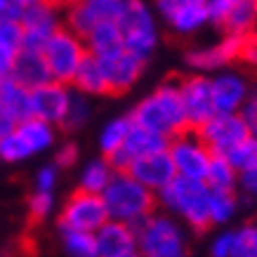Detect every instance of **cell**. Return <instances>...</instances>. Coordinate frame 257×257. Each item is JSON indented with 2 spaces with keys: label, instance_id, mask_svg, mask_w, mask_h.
Instances as JSON below:
<instances>
[{
  "label": "cell",
  "instance_id": "6da1fadb",
  "mask_svg": "<svg viewBox=\"0 0 257 257\" xmlns=\"http://www.w3.org/2000/svg\"><path fill=\"white\" fill-rule=\"evenodd\" d=\"M130 120L133 125L151 130L165 140H175L179 135L189 133V120L179 94V80L163 83L144 99L137 101L135 109L130 111Z\"/></svg>",
  "mask_w": 257,
  "mask_h": 257
},
{
  "label": "cell",
  "instance_id": "7a4b0ae2",
  "mask_svg": "<svg viewBox=\"0 0 257 257\" xmlns=\"http://www.w3.org/2000/svg\"><path fill=\"white\" fill-rule=\"evenodd\" d=\"M101 201L106 205L109 219L130 226H137L140 222L151 217L158 205L156 194L149 191L144 184H140L127 172H116L111 177L109 187L101 194Z\"/></svg>",
  "mask_w": 257,
  "mask_h": 257
},
{
  "label": "cell",
  "instance_id": "3957f363",
  "mask_svg": "<svg viewBox=\"0 0 257 257\" xmlns=\"http://www.w3.org/2000/svg\"><path fill=\"white\" fill-rule=\"evenodd\" d=\"M156 198L170 212H177L196 234H205L212 226L210 208H208V203H210V189L205 187V182L175 177L163 191H158Z\"/></svg>",
  "mask_w": 257,
  "mask_h": 257
},
{
  "label": "cell",
  "instance_id": "277c9868",
  "mask_svg": "<svg viewBox=\"0 0 257 257\" xmlns=\"http://www.w3.org/2000/svg\"><path fill=\"white\" fill-rule=\"evenodd\" d=\"M116 24L125 50L147 62L158 47V24L154 10L144 0H125Z\"/></svg>",
  "mask_w": 257,
  "mask_h": 257
},
{
  "label": "cell",
  "instance_id": "5b68a950",
  "mask_svg": "<svg viewBox=\"0 0 257 257\" xmlns=\"http://www.w3.org/2000/svg\"><path fill=\"white\" fill-rule=\"evenodd\" d=\"M137 250L142 257H184L189 252L187 234L168 215H151L137 226Z\"/></svg>",
  "mask_w": 257,
  "mask_h": 257
},
{
  "label": "cell",
  "instance_id": "8992f818",
  "mask_svg": "<svg viewBox=\"0 0 257 257\" xmlns=\"http://www.w3.org/2000/svg\"><path fill=\"white\" fill-rule=\"evenodd\" d=\"M40 52H43V59L47 64L50 78L57 80V83H64V85H71V80L78 73L80 64L90 55L85 40L76 36L73 31H69L66 26H62L52 38L47 40Z\"/></svg>",
  "mask_w": 257,
  "mask_h": 257
},
{
  "label": "cell",
  "instance_id": "52a82bcc",
  "mask_svg": "<svg viewBox=\"0 0 257 257\" xmlns=\"http://www.w3.org/2000/svg\"><path fill=\"white\" fill-rule=\"evenodd\" d=\"M109 222L106 205L101 196L87 194L76 189L66 198L62 212H59V229L62 231H85V234H97L101 226Z\"/></svg>",
  "mask_w": 257,
  "mask_h": 257
},
{
  "label": "cell",
  "instance_id": "ba28073f",
  "mask_svg": "<svg viewBox=\"0 0 257 257\" xmlns=\"http://www.w3.org/2000/svg\"><path fill=\"white\" fill-rule=\"evenodd\" d=\"M194 133L198 135V140L205 144V149L212 156H226L245 137H250L241 113H215Z\"/></svg>",
  "mask_w": 257,
  "mask_h": 257
},
{
  "label": "cell",
  "instance_id": "9c48e42d",
  "mask_svg": "<svg viewBox=\"0 0 257 257\" xmlns=\"http://www.w3.org/2000/svg\"><path fill=\"white\" fill-rule=\"evenodd\" d=\"M168 154L172 158L177 177L194 179V182H205L212 154L205 149V144L198 140V135L194 130H189V133L170 140Z\"/></svg>",
  "mask_w": 257,
  "mask_h": 257
},
{
  "label": "cell",
  "instance_id": "30bf717a",
  "mask_svg": "<svg viewBox=\"0 0 257 257\" xmlns=\"http://www.w3.org/2000/svg\"><path fill=\"white\" fill-rule=\"evenodd\" d=\"M19 24L24 31V50H36V52H40L47 40L62 29L59 10L50 0H40L36 5L24 8Z\"/></svg>",
  "mask_w": 257,
  "mask_h": 257
},
{
  "label": "cell",
  "instance_id": "8fae6325",
  "mask_svg": "<svg viewBox=\"0 0 257 257\" xmlns=\"http://www.w3.org/2000/svg\"><path fill=\"white\" fill-rule=\"evenodd\" d=\"M179 94L184 104V113L189 120V130H198L205 120L215 116L212 101V80L203 73H191L179 80Z\"/></svg>",
  "mask_w": 257,
  "mask_h": 257
},
{
  "label": "cell",
  "instance_id": "7c38bea8",
  "mask_svg": "<svg viewBox=\"0 0 257 257\" xmlns=\"http://www.w3.org/2000/svg\"><path fill=\"white\" fill-rule=\"evenodd\" d=\"M71 97H73V90L64 83H57V80H50L45 85L36 87V90H31V118L62 127L64 118L69 113Z\"/></svg>",
  "mask_w": 257,
  "mask_h": 257
},
{
  "label": "cell",
  "instance_id": "4fadbf2b",
  "mask_svg": "<svg viewBox=\"0 0 257 257\" xmlns=\"http://www.w3.org/2000/svg\"><path fill=\"white\" fill-rule=\"evenodd\" d=\"M101 64V71L106 76V85H109V94H123L130 87H135V83L142 78L147 62L140 59L137 55L127 52L125 47L111 52L106 57H97Z\"/></svg>",
  "mask_w": 257,
  "mask_h": 257
},
{
  "label": "cell",
  "instance_id": "5bb4252c",
  "mask_svg": "<svg viewBox=\"0 0 257 257\" xmlns=\"http://www.w3.org/2000/svg\"><path fill=\"white\" fill-rule=\"evenodd\" d=\"M168 147H170V140H165V137L151 133V130H144L140 125H133L123 149L116 151V154L111 158H106V161H109V165L113 168V172H127V168H130L137 158L168 151Z\"/></svg>",
  "mask_w": 257,
  "mask_h": 257
},
{
  "label": "cell",
  "instance_id": "9a60e30c",
  "mask_svg": "<svg viewBox=\"0 0 257 257\" xmlns=\"http://www.w3.org/2000/svg\"><path fill=\"white\" fill-rule=\"evenodd\" d=\"M125 3V0H123ZM123 3H99V0H73L66 10V29L85 38L99 22L113 19L120 15Z\"/></svg>",
  "mask_w": 257,
  "mask_h": 257
},
{
  "label": "cell",
  "instance_id": "2e32d148",
  "mask_svg": "<svg viewBox=\"0 0 257 257\" xmlns=\"http://www.w3.org/2000/svg\"><path fill=\"white\" fill-rule=\"evenodd\" d=\"M243 38L238 33H226L217 43H212L208 47H198L191 50L187 55V64L194 71H215L222 69L226 64H231L234 59H241V50H243Z\"/></svg>",
  "mask_w": 257,
  "mask_h": 257
},
{
  "label": "cell",
  "instance_id": "e0dca14e",
  "mask_svg": "<svg viewBox=\"0 0 257 257\" xmlns=\"http://www.w3.org/2000/svg\"><path fill=\"white\" fill-rule=\"evenodd\" d=\"M127 175L135 177L140 184H144V187H147L149 191H154V194L163 191L172 179L177 177L175 165H172V158L168 151L137 158V161L127 168Z\"/></svg>",
  "mask_w": 257,
  "mask_h": 257
},
{
  "label": "cell",
  "instance_id": "ac0fdd59",
  "mask_svg": "<svg viewBox=\"0 0 257 257\" xmlns=\"http://www.w3.org/2000/svg\"><path fill=\"white\" fill-rule=\"evenodd\" d=\"M212 80V101H215V113H241L245 101L250 97L248 80L234 73V71H222Z\"/></svg>",
  "mask_w": 257,
  "mask_h": 257
},
{
  "label": "cell",
  "instance_id": "d6986e66",
  "mask_svg": "<svg viewBox=\"0 0 257 257\" xmlns=\"http://www.w3.org/2000/svg\"><path fill=\"white\" fill-rule=\"evenodd\" d=\"M97 238V252L99 257H130L137 252V234L130 224L109 219L94 234Z\"/></svg>",
  "mask_w": 257,
  "mask_h": 257
},
{
  "label": "cell",
  "instance_id": "ffe728a7",
  "mask_svg": "<svg viewBox=\"0 0 257 257\" xmlns=\"http://www.w3.org/2000/svg\"><path fill=\"white\" fill-rule=\"evenodd\" d=\"M10 78L15 80L17 85H22L24 90H29V92L52 80L45 59H43V52H36V50H22L17 55L12 71H10Z\"/></svg>",
  "mask_w": 257,
  "mask_h": 257
},
{
  "label": "cell",
  "instance_id": "44dd1931",
  "mask_svg": "<svg viewBox=\"0 0 257 257\" xmlns=\"http://www.w3.org/2000/svg\"><path fill=\"white\" fill-rule=\"evenodd\" d=\"M165 22L172 31L182 33V36H189V33L203 29L205 24L210 22L208 17V5L203 3H189V0H179L175 10L165 17Z\"/></svg>",
  "mask_w": 257,
  "mask_h": 257
},
{
  "label": "cell",
  "instance_id": "7402d4cb",
  "mask_svg": "<svg viewBox=\"0 0 257 257\" xmlns=\"http://www.w3.org/2000/svg\"><path fill=\"white\" fill-rule=\"evenodd\" d=\"M73 92L85 94V97H99V94H109V85H106V76L101 71V64L97 57L87 55L85 62L80 64L78 73L71 80Z\"/></svg>",
  "mask_w": 257,
  "mask_h": 257
},
{
  "label": "cell",
  "instance_id": "603a6c76",
  "mask_svg": "<svg viewBox=\"0 0 257 257\" xmlns=\"http://www.w3.org/2000/svg\"><path fill=\"white\" fill-rule=\"evenodd\" d=\"M17 135L24 140V144L29 147L31 156H38V154H45L47 149L55 147L57 142V130L55 125H47L38 118H26L15 127Z\"/></svg>",
  "mask_w": 257,
  "mask_h": 257
},
{
  "label": "cell",
  "instance_id": "cb8c5ba5",
  "mask_svg": "<svg viewBox=\"0 0 257 257\" xmlns=\"http://www.w3.org/2000/svg\"><path fill=\"white\" fill-rule=\"evenodd\" d=\"M24 50V31L17 19H0V76H10L17 55Z\"/></svg>",
  "mask_w": 257,
  "mask_h": 257
},
{
  "label": "cell",
  "instance_id": "d4e9b609",
  "mask_svg": "<svg viewBox=\"0 0 257 257\" xmlns=\"http://www.w3.org/2000/svg\"><path fill=\"white\" fill-rule=\"evenodd\" d=\"M83 40H85L87 52L92 57H106V55H111V52H116V50L123 47V38H120L118 24L113 22V19L99 22Z\"/></svg>",
  "mask_w": 257,
  "mask_h": 257
},
{
  "label": "cell",
  "instance_id": "484cf974",
  "mask_svg": "<svg viewBox=\"0 0 257 257\" xmlns=\"http://www.w3.org/2000/svg\"><path fill=\"white\" fill-rule=\"evenodd\" d=\"M0 104L17 118V123L31 118V92L17 85L10 76L0 78Z\"/></svg>",
  "mask_w": 257,
  "mask_h": 257
},
{
  "label": "cell",
  "instance_id": "4316f807",
  "mask_svg": "<svg viewBox=\"0 0 257 257\" xmlns=\"http://www.w3.org/2000/svg\"><path fill=\"white\" fill-rule=\"evenodd\" d=\"M113 175H116V172H113V168L109 165L106 158H94V161H90V163L83 168V172H80L78 189L80 191H87V194L101 196L104 189L109 187V182Z\"/></svg>",
  "mask_w": 257,
  "mask_h": 257
},
{
  "label": "cell",
  "instance_id": "83f0119b",
  "mask_svg": "<svg viewBox=\"0 0 257 257\" xmlns=\"http://www.w3.org/2000/svg\"><path fill=\"white\" fill-rule=\"evenodd\" d=\"M130 127H133V120L130 116H118L113 120L101 127L99 133V151L104 158H111L116 151H120L127 140V135H130Z\"/></svg>",
  "mask_w": 257,
  "mask_h": 257
},
{
  "label": "cell",
  "instance_id": "f1b7e54d",
  "mask_svg": "<svg viewBox=\"0 0 257 257\" xmlns=\"http://www.w3.org/2000/svg\"><path fill=\"white\" fill-rule=\"evenodd\" d=\"M238 184V172L231 168L226 156H212L205 175V187L210 191H234Z\"/></svg>",
  "mask_w": 257,
  "mask_h": 257
},
{
  "label": "cell",
  "instance_id": "f546056e",
  "mask_svg": "<svg viewBox=\"0 0 257 257\" xmlns=\"http://www.w3.org/2000/svg\"><path fill=\"white\" fill-rule=\"evenodd\" d=\"M257 22V0H241L229 17L224 19L222 29L226 33H238V36H248Z\"/></svg>",
  "mask_w": 257,
  "mask_h": 257
},
{
  "label": "cell",
  "instance_id": "4dcf8cb0",
  "mask_svg": "<svg viewBox=\"0 0 257 257\" xmlns=\"http://www.w3.org/2000/svg\"><path fill=\"white\" fill-rule=\"evenodd\" d=\"M226 161L231 163V168L238 175L257 170V140L255 137H245L238 147H234L226 154Z\"/></svg>",
  "mask_w": 257,
  "mask_h": 257
},
{
  "label": "cell",
  "instance_id": "1f68e13d",
  "mask_svg": "<svg viewBox=\"0 0 257 257\" xmlns=\"http://www.w3.org/2000/svg\"><path fill=\"white\" fill-rule=\"evenodd\" d=\"M210 222L212 224H224L238 210V198L234 191H210Z\"/></svg>",
  "mask_w": 257,
  "mask_h": 257
},
{
  "label": "cell",
  "instance_id": "d6a6232c",
  "mask_svg": "<svg viewBox=\"0 0 257 257\" xmlns=\"http://www.w3.org/2000/svg\"><path fill=\"white\" fill-rule=\"evenodd\" d=\"M64 250L71 257H99L97 252V238L85 231H62Z\"/></svg>",
  "mask_w": 257,
  "mask_h": 257
},
{
  "label": "cell",
  "instance_id": "836d02e7",
  "mask_svg": "<svg viewBox=\"0 0 257 257\" xmlns=\"http://www.w3.org/2000/svg\"><path fill=\"white\" fill-rule=\"evenodd\" d=\"M90 113H92L90 99H87L85 94L73 92V97H71L69 113H66V118H64L62 127H64V130H80V127L90 120Z\"/></svg>",
  "mask_w": 257,
  "mask_h": 257
},
{
  "label": "cell",
  "instance_id": "e575fe53",
  "mask_svg": "<svg viewBox=\"0 0 257 257\" xmlns=\"http://www.w3.org/2000/svg\"><path fill=\"white\" fill-rule=\"evenodd\" d=\"M26 158H31V151L24 144L22 137L17 135V130L0 140V161H5V163H22Z\"/></svg>",
  "mask_w": 257,
  "mask_h": 257
},
{
  "label": "cell",
  "instance_id": "d590c367",
  "mask_svg": "<svg viewBox=\"0 0 257 257\" xmlns=\"http://www.w3.org/2000/svg\"><path fill=\"white\" fill-rule=\"evenodd\" d=\"M231 257H257L255 224H245L234 231V250H231Z\"/></svg>",
  "mask_w": 257,
  "mask_h": 257
},
{
  "label": "cell",
  "instance_id": "8d00e7d4",
  "mask_svg": "<svg viewBox=\"0 0 257 257\" xmlns=\"http://www.w3.org/2000/svg\"><path fill=\"white\" fill-rule=\"evenodd\" d=\"M55 208V196L43 194V191H33V196L29 198V217L33 222H43V219L52 212Z\"/></svg>",
  "mask_w": 257,
  "mask_h": 257
},
{
  "label": "cell",
  "instance_id": "74e56055",
  "mask_svg": "<svg viewBox=\"0 0 257 257\" xmlns=\"http://www.w3.org/2000/svg\"><path fill=\"white\" fill-rule=\"evenodd\" d=\"M57 179H59V168H57L55 163L43 165V168L36 172V191L52 194L57 187Z\"/></svg>",
  "mask_w": 257,
  "mask_h": 257
},
{
  "label": "cell",
  "instance_id": "f35d334b",
  "mask_svg": "<svg viewBox=\"0 0 257 257\" xmlns=\"http://www.w3.org/2000/svg\"><path fill=\"white\" fill-rule=\"evenodd\" d=\"M241 0H208V17L215 26H222L229 12L238 5Z\"/></svg>",
  "mask_w": 257,
  "mask_h": 257
},
{
  "label": "cell",
  "instance_id": "ab89813d",
  "mask_svg": "<svg viewBox=\"0 0 257 257\" xmlns=\"http://www.w3.org/2000/svg\"><path fill=\"white\" fill-rule=\"evenodd\" d=\"M241 118L245 127H248V135L257 140V94H250L245 106L241 109Z\"/></svg>",
  "mask_w": 257,
  "mask_h": 257
},
{
  "label": "cell",
  "instance_id": "60d3db41",
  "mask_svg": "<svg viewBox=\"0 0 257 257\" xmlns=\"http://www.w3.org/2000/svg\"><path fill=\"white\" fill-rule=\"evenodd\" d=\"M76 161H78V147L73 142H66V144H62V147L57 149V154H55L57 168H71V165H76Z\"/></svg>",
  "mask_w": 257,
  "mask_h": 257
},
{
  "label": "cell",
  "instance_id": "b9f144b4",
  "mask_svg": "<svg viewBox=\"0 0 257 257\" xmlns=\"http://www.w3.org/2000/svg\"><path fill=\"white\" fill-rule=\"evenodd\" d=\"M231 250H234V231H224L212 241L210 257H231Z\"/></svg>",
  "mask_w": 257,
  "mask_h": 257
},
{
  "label": "cell",
  "instance_id": "7bdbcfd3",
  "mask_svg": "<svg viewBox=\"0 0 257 257\" xmlns=\"http://www.w3.org/2000/svg\"><path fill=\"white\" fill-rule=\"evenodd\" d=\"M241 59L250 66H257V31H252L243 38V50H241Z\"/></svg>",
  "mask_w": 257,
  "mask_h": 257
},
{
  "label": "cell",
  "instance_id": "ee69618b",
  "mask_svg": "<svg viewBox=\"0 0 257 257\" xmlns=\"http://www.w3.org/2000/svg\"><path fill=\"white\" fill-rule=\"evenodd\" d=\"M17 125H19V123H17V118L12 116V113H10V111L3 106V104H0V140L15 133Z\"/></svg>",
  "mask_w": 257,
  "mask_h": 257
},
{
  "label": "cell",
  "instance_id": "f6af8a7d",
  "mask_svg": "<svg viewBox=\"0 0 257 257\" xmlns=\"http://www.w3.org/2000/svg\"><path fill=\"white\" fill-rule=\"evenodd\" d=\"M22 12H24V8L17 5L15 0H0V19L5 17V19H17L19 22Z\"/></svg>",
  "mask_w": 257,
  "mask_h": 257
},
{
  "label": "cell",
  "instance_id": "bcb514c9",
  "mask_svg": "<svg viewBox=\"0 0 257 257\" xmlns=\"http://www.w3.org/2000/svg\"><path fill=\"white\" fill-rule=\"evenodd\" d=\"M238 184L245 194L250 196H257V170L252 172H245V175H238Z\"/></svg>",
  "mask_w": 257,
  "mask_h": 257
},
{
  "label": "cell",
  "instance_id": "7dc6e473",
  "mask_svg": "<svg viewBox=\"0 0 257 257\" xmlns=\"http://www.w3.org/2000/svg\"><path fill=\"white\" fill-rule=\"evenodd\" d=\"M17 5H22V8H29V5H36V3H40V0H15Z\"/></svg>",
  "mask_w": 257,
  "mask_h": 257
},
{
  "label": "cell",
  "instance_id": "c3c4849f",
  "mask_svg": "<svg viewBox=\"0 0 257 257\" xmlns=\"http://www.w3.org/2000/svg\"><path fill=\"white\" fill-rule=\"evenodd\" d=\"M189 3H203V5H208V0H189Z\"/></svg>",
  "mask_w": 257,
  "mask_h": 257
},
{
  "label": "cell",
  "instance_id": "681fc988",
  "mask_svg": "<svg viewBox=\"0 0 257 257\" xmlns=\"http://www.w3.org/2000/svg\"><path fill=\"white\" fill-rule=\"evenodd\" d=\"M99 3H123V0H99Z\"/></svg>",
  "mask_w": 257,
  "mask_h": 257
},
{
  "label": "cell",
  "instance_id": "f907efd6",
  "mask_svg": "<svg viewBox=\"0 0 257 257\" xmlns=\"http://www.w3.org/2000/svg\"><path fill=\"white\" fill-rule=\"evenodd\" d=\"M255 250H257V224H255Z\"/></svg>",
  "mask_w": 257,
  "mask_h": 257
},
{
  "label": "cell",
  "instance_id": "816d5d0a",
  "mask_svg": "<svg viewBox=\"0 0 257 257\" xmlns=\"http://www.w3.org/2000/svg\"><path fill=\"white\" fill-rule=\"evenodd\" d=\"M50 3H52V0H50Z\"/></svg>",
  "mask_w": 257,
  "mask_h": 257
}]
</instances>
